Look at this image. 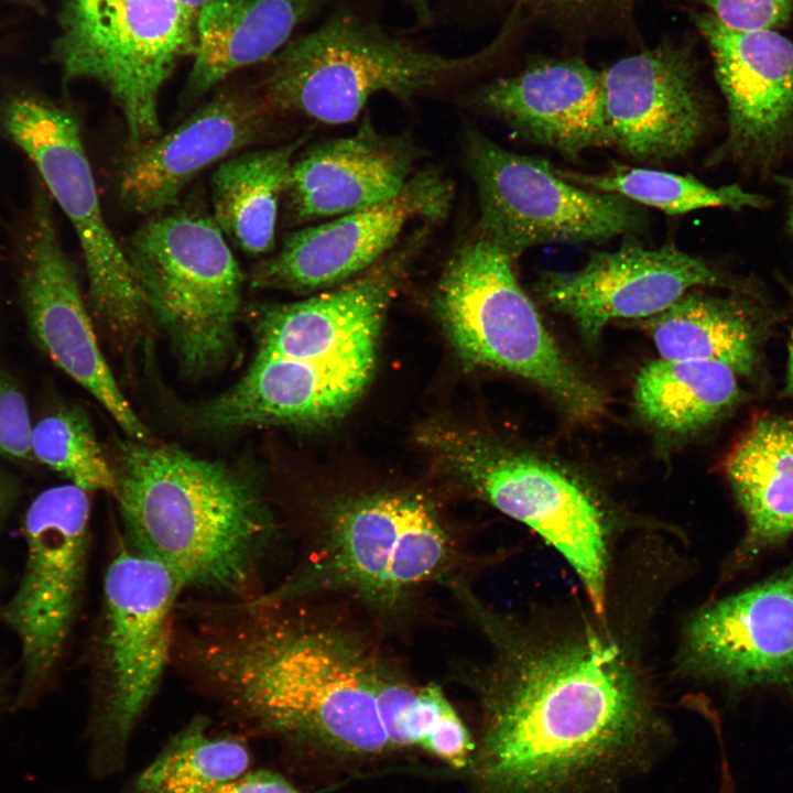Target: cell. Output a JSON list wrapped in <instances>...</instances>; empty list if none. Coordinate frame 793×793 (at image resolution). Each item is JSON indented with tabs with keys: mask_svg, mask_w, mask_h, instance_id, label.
Wrapping results in <instances>:
<instances>
[{
	"mask_svg": "<svg viewBox=\"0 0 793 793\" xmlns=\"http://www.w3.org/2000/svg\"><path fill=\"white\" fill-rule=\"evenodd\" d=\"M185 652L233 707L328 761L394 754L378 708L393 671L348 629L278 602H231L189 634Z\"/></svg>",
	"mask_w": 793,
	"mask_h": 793,
	"instance_id": "1",
	"label": "cell"
},
{
	"mask_svg": "<svg viewBox=\"0 0 793 793\" xmlns=\"http://www.w3.org/2000/svg\"><path fill=\"white\" fill-rule=\"evenodd\" d=\"M498 670L479 685L469 793H586L645 751L647 705L615 644L589 638Z\"/></svg>",
	"mask_w": 793,
	"mask_h": 793,
	"instance_id": "2",
	"label": "cell"
},
{
	"mask_svg": "<svg viewBox=\"0 0 793 793\" xmlns=\"http://www.w3.org/2000/svg\"><path fill=\"white\" fill-rule=\"evenodd\" d=\"M115 492L126 539L184 590L252 598L276 526L245 471L177 446L129 438L117 447Z\"/></svg>",
	"mask_w": 793,
	"mask_h": 793,
	"instance_id": "3",
	"label": "cell"
},
{
	"mask_svg": "<svg viewBox=\"0 0 793 793\" xmlns=\"http://www.w3.org/2000/svg\"><path fill=\"white\" fill-rule=\"evenodd\" d=\"M509 34L503 30L474 53L449 56L361 9L340 6L269 59L257 91L273 115L347 123L378 94L409 101L476 75L502 52Z\"/></svg>",
	"mask_w": 793,
	"mask_h": 793,
	"instance_id": "4",
	"label": "cell"
},
{
	"mask_svg": "<svg viewBox=\"0 0 793 793\" xmlns=\"http://www.w3.org/2000/svg\"><path fill=\"white\" fill-rule=\"evenodd\" d=\"M124 252L150 319L185 376L226 367L237 352L243 275L211 214L170 208L133 231Z\"/></svg>",
	"mask_w": 793,
	"mask_h": 793,
	"instance_id": "5",
	"label": "cell"
},
{
	"mask_svg": "<svg viewBox=\"0 0 793 793\" xmlns=\"http://www.w3.org/2000/svg\"><path fill=\"white\" fill-rule=\"evenodd\" d=\"M513 261L477 233L456 249L435 293L450 343L470 362L537 385L573 417L598 416L605 395L562 351L521 287Z\"/></svg>",
	"mask_w": 793,
	"mask_h": 793,
	"instance_id": "6",
	"label": "cell"
},
{
	"mask_svg": "<svg viewBox=\"0 0 793 793\" xmlns=\"http://www.w3.org/2000/svg\"><path fill=\"white\" fill-rule=\"evenodd\" d=\"M453 546L423 498L404 492L359 497L332 512L308 563L257 600L287 602L313 591H340L393 608L443 573Z\"/></svg>",
	"mask_w": 793,
	"mask_h": 793,
	"instance_id": "7",
	"label": "cell"
},
{
	"mask_svg": "<svg viewBox=\"0 0 793 793\" xmlns=\"http://www.w3.org/2000/svg\"><path fill=\"white\" fill-rule=\"evenodd\" d=\"M58 28L53 55L63 79L109 93L131 149L162 134L161 90L194 53L196 15L180 0H64Z\"/></svg>",
	"mask_w": 793,
	"mask_h": 793,
	"instance_id": "8",
	"label": "cell"
},
{
	"mask_svg": "<svg viewBox=\"0 0 793 793\" xmlns=\"http://www.w3.org/2000/svg\"><path fill=\"white\" fill-rule=\"evenodd\" d=\"M0 121L75 230L93 312L119 346H133L150 316L124 249L102 215L76 116L50 99L22 93L2 105Z\"/></svg>",
	"mask_w": 793,
	"mask_h": 793,
	"instance_id": "9",
	"label": "cell"
},
{
	"mask_svg": "<svg viewBox=\"0 0 793 793\" xmlns=\"http://www.w3.org/2000/svg\"><path fill=\"white\" fill-rule=\"evenodd\" d=\"M425 439L475 493L554 546L580 578L594 609L604 611L605 519L583 484L548 459L485 437L437 428Z\"/></svg>",
	"mask_w": 793,
	"mask_h": 793,
	"instance_id": "10",
	"label": "cell"
},
{
	"mask_svg": "<svg viewBox=\"0 0 793 793\" xmlns=\"http://www.w3.org/2000/svg\"><path fill=\"white\" fill-rule=\"evenodd\" d=\"M463 150L479 199L476 233L513 259L535 246L602 241L647 222L638 204L585 189L547 161L510 152L472 127Z\"/></svg>",
	"mask_w": 793,
	"mask_h": 793,
	"instance_id": "11",
	"label": "cell"
},
{
	"mask_svg": "<svg viewBox=\"0 0 793 793\" xmlns=\"http://www.w3.org/2000/svg\"><path fill=\"white\" fill-rule=\"evenodd\" d=\"M183 590L170 569L124 541L107 567L97 643L98 724L112 746L127 741L157 691Z\"/></svg>",
	"mask_w": 793,
	"mask_h": 793,
	"instance_id": "12",
	"label": "cell"
},
{
	"mask_svg": "<svg viewBox=\"0 0 793 793\" xmlns=\"http://www.w3.org/2000/svg\"><path fill=\"white\" fill-rule=\"evenodd\" d=\"M87 493L73 484L52 487L25 513L23 572L2 617L18 636L26 687L51 675L76 617L88 551Z\"/></svg>",
	"mask_w": 793,
	"mask_h": 793,
	"instance_id": "13",
	"label": "cell"
},
{
	"mask_svg": "<svg viewBox=\"0 0 793 793\" xmlns=\"http://www.w3.org/2000/svg\"><path fill=\"white\" fill-rule=\"evenodd\" d=\"M19 254L21 300L35 344L108 411L129 438L150 441L149 430L121 392L99 347L43 186L34 189Z\"/></svg>",
	"mask_w": 793,
	"mask_h": 793,
	"instance_id": "14",
	"label": "cell"
},
{
	"mask_svg": "<svg viewBox=\"0 0 793 793\" xmlns=\"http://www.w3.org/2000/svg\"><path fill=\"white\" fill-rule=\"evenodd\" d=\"M453 195L439 171H419L387 202L290 233L278 252L253 268L250 285L312 291L346 282L393 250L412 220L443 219Z\"/></svg>",
	"mask_w": 793,
	"mask_h": 793,
	"instance_id": "15",
	"label": "cell"
},
{
	"mask_svg": "<svg viewBox=\"0 0 793 793\" xmlns=\"http://www.w3.org/2000/svg\"><path fill=\"white\" fill-rule=\"evenodd\" d=\"M719 283L705 261L674 246L648 249L627 241L618 250L591 253L579 269L542 273L534 291L595 344L615 321L647 319L688 291Z\"/></svg>",
	"mask_w": 793,
	"mask_h": 793,
	"instance_id": "16",
	"label": "cell"
},
{
	"mask_svg": "<svg viewBox=\"0 0 793 793\" xmlns=\"http://www.w3.org/2000/svg\"><path fill=\"white\" fill-rule=\"evenodd\" d=\"M601 83L610 146L661 162L696 145L705 112L686 48L664 43L626 56L601 72Z\"/></svg>",
	"mask_w": 793,
	"mask_h": 793,
	"instance_id": "17",
	"label": "cell"
},
{
	"mask_svg": "<svg viewBox=\"0 0 793 793\" xmlns=\"http://www.w3.org/2000/svg\"><path fill=\"white\" fill-rule=\"evenodd\" d=\"M272 116L257 89L218 91L171 132L130 150L118 172L120 202L142 215L175 207L200 172L252 143Z\"/></svg>",
	"mask_w": 793,
	"mask_h": 793,
	"instance_id": "18",
	"label": "cell"
},
{
	"mask_svg": "<svg viewBox=\"0 0 793 793\" xmlns=\"http://www.w3.org/2000/svg\"><path fill=\"white\" fill-rule=\"evenodd\" d=\"M463 97L468 107L498 117L524 138L567 157L610 146L601 72L582 59L533 62Z\"/></svg>",
	"mask_w": 793,
	"mask_h": 793,
	"instance_id": "19",
	"label": "cell"
},
{
	"mask_svg": "<svg viewBox=\"0 0 793 793\" xmlns=\"http://www.w3.org/2000/svg\"><path fill=\"white\" fill-rule=\"evenodd\" d=\"M700 673L738 685L793 680V566L700 611L687 630Z\"/></svg>",
	"mask_w": 793,
	"mask_h": 793,
	"instance_id": "20",
	"label": "cell"
},
{
	"mask_svg": "<svg viewBox=\"0 0 793 793\" xmlns=\"http://www.w3.org/2000/svg\"><path fill=\"white\" fill-rule=\"evenodd\" d=\"M724 94L734 152L767 155L793 133V43L776 30H734L695 14Z\"/></svg>",
	"mask_w": 793,
	"mask_h": 793,
	"instance_id": "21",
	"label": "cell"
},
{
	"mask_svg": "<svg viewBox=\"0 0 793 793\" xmlns=\"http://www.w3.org/2000/svg\"><path fill=\"white\" fill-rule=\"evenodd\" d=\"M420 149L408 134L366 120L349 137L317 143L294 159L285 198L297 222L337 217L395 197L415 174Z\"/></svg>",
	"mask_w": 793,
	"mask_h": 793,
	"instance_id": "22",
	"label": "cell"
},
{
	"mask_svg": "<svg viewBox=\"0 0 793 793\" xmlns=\"http://www.w3.org/2000/svg\"><path fill=\"white\" fill-rule=\"evenodd\" d=\"M327 0H208L196 18L185 97L196 99L233 72L269 61Z\"/></svg>",
	"mask_w": 793,
	"mask_h": 793,
	"instance_id": "23",
	"label": "cell"
},
{
	"mask_svg": "<svg viewBox=\"0 0 793 793\" xmlns=\"http://www.w3.org/2000/svg\"><path fill=\"white\" fill-rule=\"evenodd\" d=\"M724 469L747 520L739 557L749 561L793 534V421L757 419L734 444Z\"/></svg>",
	"mask_w": 793,
	"mask_h": 793,
	"instance_id": "24",
	"label": "cell"
},
{
	"mask_svg": "<svg viewBox=\"0 0 793 793\" xmlns=\"http://www.w3.org/2000/svg\"><path fill=\"white\" fill-rule=\"evenodd\" d=\"M691 290L666 309L638 321L663 359L720 362L751 374L759 361L761 327L739 304Z\"/></svg>",
	"mask_w": 793,
	"mask_h": 793,
	"instance_id": "25",
	"label": "cell"
},
{
	"mask_svg": "<svg viewBox=\"0 0 793 793\" xmlns=\"http://www.w3.org/2000/svg\"><path fill=\"white\" fill-rule=\"evenodd\" d=\"M302 144L243 152L222 161L211 182V216L226 238L245 253H269L275 243L278 210Z\"/></svg>",
	"mask_w": 793,
	"mask_h": 793,
	"instance_id": "26",
	"label": "cell"
},
{
	"mask_svg": "<svg viewBox=\"0 0 793 793\" xmlns=\"http://www.w3.org/2000/svg\"><path fill=\"white\" fill-rule=\"evenodd\" d=\"M739 398L737 373L713 361L660 358L639 371L633 387L634 406L642 420L675 435L706 427Z\"/></svg>",
	"mask_w": 793,
	"mask_h": 793,
	"instance_id": "27",
	"label": "cell"
},
{
	"mask_svg": "<svg viewBox=\"0 0 793 793\" xmlns=\"http://www.w3.org/2000/svg\"><path fill=\"white\" fill-rule=\"evenodd\" d=\"M378 708L395 754L420 750L461 773L468 768L476 739L441 686H416L393 672L379 688Z\"/></svg>",
	"mask_w": 793,
	"mask_h": 793,
	"instance_id": "28",
	"label": "cell"
},
{
	"mask_svg": "<svg viewBox=\"0 0 793 793\" xmlns=\"http://www.w3.org/2000/svg\"><path fill=\"white\" fill-rule=\"evenodd\" d=\"M249 762L241 741L211 736L202 721H195L142 771L135 793H213L242 775Z\"/></svg>",
	"mask_w": 793,
	"mask_h": 793,
	"instance_id": "29",
	"label": "cell"
},
{
	"mask_svg": "<svg viewBox=\"0 0 793 793\" xmlns=\"http://www.w3.org/2000/svg\"><path fill=\"white\" fill-rule=\"evenodd\" d=\"M556 169V167H555ZM567 181L593 191L622 196L636 204L650 206L670 215L703 208L720 207L739 210L760 208L767 199L737 184L713 187L692 175L616 164L599 174L556 169Z\"/></svg>",
	"mask_w": 793,
	"mask_h": 793,
	"instance_id": "30",
	"label": "cell"
},
{
	"mask_svg": "<svg viewBox=\"0 0 793 793\" xmlns=\"http://www.w3.org/2000/svg\"><path fill=\"white\" fill-rule=\"evenodd\" d=\"M31 454L86 491L113 496L112 466L106 459L87 415L62 406L32 426Z\"/></svg>",
	"mask_w": 793,
	"mask_h": 793,
	"instance_id": "31",
	"label": "cell"
},
{
	"mask_svg": "<svg viewBox=\"0 0 793 793\" xmlns=\"http://www.w3.org/2000/svg\"><path fill=\"white\" fill-rule=\"evenodd\" d=\"M634 0H461L467 9L496 6L508 9L509 18H520L524 11L560 21L593 22L622 13Z\"/></svg>",
	"mask_w": 793,
	"mask_h": 793,
	"instance_id": "32",
	"label": "cell"
},
{
	"mask_svg": "<svg viewBox=\"0 0 793 793\" xmlns=\"http://www.w3.org/2000/svg\"><path fill=\"white\" fill-rule=\"evenodd\" d=\"M723 25L742 31L776 30L793 15V0H699Z\"/></svg>",
	"mask_w": 793,
	"mask_h": 793,
	"instance_id": "33",
	"label": "cell"
},
{
	"mask_svg": "<svg viewBox=\"0 0 793 793\" xmlns=\"http://www.w3.org/2000/svg\"><path fill=\"white\" fill-rule=\"evenodd\" d=\"M31 431L26 400L15 381L0 365V454L17 459H30Z\"/></svg>",
	"mask_w": 793,
	"mask_h": 793,
	"instance_id": "34",
	"label": "cell"
},
{
	"mask_svg": "<svg viewBox=\"0 0 793 793\" xmlns=\"http://www.w3.org/2000/svg\"><path fill=\"white\" fill-rule=\"evenodd\" d=\"M213 793H303L286 779L274 772L259 770L225 783Z\"/></svg>",
	"mask_w": 793,
	"mask_h": 793,
	"instance_id": "35",
	"label": "cell"
},
{
	"mask_svg": "<svg viewBox=\"0 0 793 793\" xmlns=\"http://www.w3.org/2000/svg\"><path fill=\"white\" fill-rule=\"evenodd\" d=\"M17 497V484L12 478L0 470V528L9 515Z\"/></svg>",
	"mask_w": 793,
	"mask_h": 793,
	"instance_id": "36",
	"label": "cell"
},
{
	"mask_svg": "<svg viewBox=\"0 0 793 793\" xmlns=\"http://www.w3.org/2000/svg\"><path fill=\"white\" fill-rule=\"evenodd\" d=\"M406 9L410 10L414 19H425L430 15L433 7V0H401Z\"/></svg>",
	"mask_w": 793,
	"mask_h": 793,
	"instance_id": "37",
	"label": "cell"
},
{
	"mask_svg": "<svg viewBox=\"0 0 793 793\" xmlns=\"http://www.w3.org/2000/svg\"><path fill=\"white\" fill-rule=\"evenodd\" d=\"M787 391L793 395V330L792 336L790 340V348H789V363H787V384H786Z\"/></svg>",
	"mask_w": 793,
	"mask_h": 793,
	"instance_id": "38",
	"label": "cell"
},
{
	"mask_svg": "<svg viewBox=\"0 0 793 793\" xmlns=\"http://www.w3.org/2000/svg\"><path fill=\"white\" fill-rule=\"evenodd\" d=\"M11 1L21 6H24L26 8H30L34 11L41 12L44 10V0H7Z\"/></svg>",
	"mask_w": 793,
	"mask_h": 793,
	"instance_id": "39",
	"label": "cell"
},
{
	"mask_svg": "<svg viewBox=\"0 0 793 793\" xmlns=\"http://www.w3.org/2000/svg\"><path fill=\"white\" fill-rule=\"evenodd\" d=\"M790 195L789 227L793 233V178L786 181Z\"/></svg>",
	"mask_w": 793,
	"mask_h": 793,
	"instance_id": "40",
	"label": "cell"
},
{
	"mask_svg": "<svg viewBox=\"0 0 793 793\" xmlns=\"http://www.w3.org/2000/svg\"><path fill=\"white\" fill-rule=\"evenodd\" d=\"M184 6H186L197 18V13L199 9L208 1V0H180Z\"/></svg>",
	"mask_w": 793,
	"mask_h": 793,
	"instance_id": "41",
	"label": "cell"
}]
</instances>
